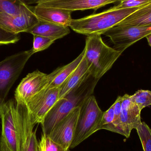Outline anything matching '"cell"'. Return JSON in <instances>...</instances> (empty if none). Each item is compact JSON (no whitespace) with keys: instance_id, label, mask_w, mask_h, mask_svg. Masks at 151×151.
<instances>
[{"instance_id":"22","label":"cell","mask_w":151,"mask_h":151,"mask_svg":"<svg viewBox=\"0 0 151 151\" xmlns=\"http://www.w3.org/2000/svg\"><path fill=\"white\" fill-rule=\"evenodd\" d=\"M144 151H151V129L145 122L136 129Z\"/></svg>"},{"instance_id":"12","label":"cell","mask_w":151,"mask_h":151,"mask_svg":"<svg viewBox=\"0 0 151 151\" xmlns=\"http://www.w3.org/2000/svg\"><path fill=\"white\" fill-rule=\"evenodd\" d=\"M81 106L76 107L59 122L48 135L53 142L66 150L70 149L74 137Z\"/></svg>"},{"instance_id":"10","label":"cell","mask_w":151,"mask_h":151,"mask_svg":"<svg viewBox=\"0 0 151 151\" xmlns=\"http://www.w3.org/2000/svg\"><path fill=\"white\" fill-rule=\"evenodd\" d=\"M34 10L35 6L27 5L23 12L17 15L0 13V27L14 34L27 33L39 21Z\"/></svg>"},{"instance_id":"30","label":"cell","mask_w":151,"mask_h":151,"mask_svg":"<svg viewBox=\"0 0 151 151\" xmlns=\"http://www.w3.org/2000/svg\"><path fill=\"white\" fill-rule=\"evenodd\" d=\"M146 38V39H147V41H148L149 45H150L151 47V34L149 35H147Z\"/></svg>"},{"instance_id":"3","label":"cell","mask_w":151,"mask_h":151,"mask_svg":"<svg viewBox=\"0 0 151 151\" xmlns=\"http://www.w3.org/2000/svg\"><path fill=\"white\" fill-rule=\"evenodd\" d=\"M84 50L90 73L98 80L112 68L123 52L107 46L101 35L87 36Z\"/></svg>"},{"instance_id":"19","label":"cell","mask_w":151,"mask_h":151,"mask_svg":"<svg viewBox=\"0 0 151 151\" xmlns=\"http://www.w3.org/2000/svg\"><path fill=\"white\" fill-rule=\"evenodd\" d=\"M118 24L124 26L151 25V1L141 6Z\"/></svg>"},{"instance_id":"1","label":"cell","mask_w":151,"mask_h":151,"mask_svg":"<svg viewBox=\"0 0 151 151\" xmlns=\"http://www.w3.org/2000/svg\"><path fill=\"white\" fill-rule=\"evenodd\" d=\"M98 81L90 75L67 96L58 100L41 123L42 134L48 136L59 122L92 95Z\"/></svg>"},{"instance_id":"26","label":"cell","mask_w":151,"mask_h":151,"mask_svg":"<svg viewBox=\"0 0 151 151\" xmlns=\"http://www.w3.org/2000/svg\"><path fill=\"white\" fill-rule=\"evenodd\" d=\"M122 96L118 97L115 102L114 103V120L110 131L118 133L120 124V116L121 111Z\"/></svg>"},{"instance_id":"16","label":"cell","mask_w":151,"mask_h":151,"mask_svg":"<svg viewBox=\"0 0 151 151\" xmlns=\"http://www.w3.org/2000/svg\"><path fill=\"white\" fill-rule=\"evenodd\" d=\"M70 32L69 27L63 26L39 19L38 23L27 33L48 37L55 41L63 38Z\"/></svg>"},{"instance_id":"11","label":"cell","mask_w":151,"mask_h":151,"mask_svg":"<svg viewBox=\"0 0 151 151\" xmlns=\"http://www.w3.org/2000/svg\"><path fill=\"white\" fill-rule=\"evenodd\" d=\"M49 82L48 74L37 70L28 73L16 88L14 97L17 102L26 103L33 96L47 88Z\"/></svg>"},{"instance_id":"32","label":"cell","mask_w":151,"mask_h":151,"mask_svg":"<svg viewBox=\"0 0 151 151\" xmlns=\"http://www.w3.org/2000/svg\"><path fill=\"white\" fill-rule=\"evenodd\" d=\"M1 102H0V106H1Z\"/></svg>"},{"instance_id":"15","label":"cell","mask_w":151,"mask_h":151,"mask_svg":"<svg viewBox=\"0 0 151 151\" xmlns=\"http://www.w3.org/2000/svg\"><path fill=\"white\" fill-rule=\"evenodd\" d=\"M35 14L38 19L64 27H69L73 19L72 12L62 9L49 8L37 5Z\"/></svg>"},{"instance_id":"2","label":"cell","mask_w":151,"mask_h":151,"mask_svg":"<svg viewBox=\"0 0 151 151\" xmlns=\"http://www.w3.org/2000/svg\"><path fill=\"white\" fill-rule=\"evenodd\" d=\"M140 7L122 9L115 5L100 13L72 19L69 27L76 32L87 36L102 35Z\"/></svg>"},{"instance_id":"4","label":"cell","mask_w":151,"mask_h":151,"mask_svg":"<svg viewBox=\"0 0 151 151\" xmlns=\"http://www.w3.org/2000/svg\"><path fill=\"white\" fill-rule=\"evenodd\" d=\"M104 113L93 95L84 99L81 106L74 137L70 148H75L99 130Z\"/></svg>"},{"instance_id":"17","label":"cell","mask_w":151,"mask_h":151,"mask_svg":"<svg viewBox=\"0 0 151 151\" xmlns=\"http://www.w3.org/2000/svg\"><path fill=\"white\" fill-rule=\"evenodd\" d=\"M90 75L88 63L83 57L77 68L60 87L58 100L67 96Z\"/></svg>"},{"instance_id":"20","label":"cell","mask_w":151,"mask_h":151,"mask_svg":"<svg viewBox=\"0 0 151 151\" xmlns=\"http://www.w3.org/2000/svg\"><path fill=\"white\" fill-rule=\"evenodd\" d=\"M27 5L19 0H0V13L17 15L23 12Z\"/></svg>"},{"instance_id":"25","label":"cell","mask_w":151,"mask_h":151,"mask_svg":"<svg viewBox=\"0 0 151 151\" xmlns=\"http://www.w3.org/2000/svg\"><path fill=\"white\" fill-rule=\"evenodd\" d=\"M114 106L113 104L109 109L104 112L99 130L104 129L110 131L114 120Z\"/></svg>"},{"instance_id":"13","label":"cell","mask_w":151,"mask_h":151,"mask_svg":"<svg viewBox=\"0 0 151 151\" xmlns=\"http://www.w3.org/2000/svg\"><path fill=\"white\" fill-rule=\"evenodd\" d=\"M141 110L132 102L130 95L122 96L120 124L118 134L129 137L132 129H136L141 124Z\"/></svg>"},{"instance_id":"21","label":"cell","mask_w":151,"mask_h":151,"mask_svg":"<svg viewBox=\"0 0 151 151\" xmlns=\"http://www.w3.org/2000/svg\"><path fill=\"white\" fill-rule=\"evenodd\" d=\"M130 99L142 111L143 108L151 105V91L139 90L134 95L130 96Z\"/></svg>"},{"instance_id":"5","label":"cell","mask_w":151,"mask_h":151,"mask_svg":"<svg viewBox=\"0 0 151 151\" xmlns=\"http://www.w3.org/2000/svg\"><path fill=\"white\" fill-rule=\"evenodd\" d=\"M34 55L32 49L21 51L0 62V102L4 103L8 94L24 70L29 58Z\"/></svg>"},{"instance_id":"23","label":"cell","mask_w":151,"mask_h":151,"mask_svg":"<svg viewBox=\"0 0 151 151\" xmlns=\"http://www.w3.org/2000/svg\"><path fill=\"white\" fill-rule=\"evenodd\" d=\"M37 151H70L53 142L48 136L42 134L38 142Z\"/></svg>"},{"instance_id":"8","label":"cell","mask_w":151,"mask_h":151,"mask_svg":"<svg viewBox=\"0 0 151 151\" xmlns=\"http://www.w3.org/2000/svg\"><path fill=\"white\" fill-rule=\"evenodd\" d=\"M15 99L4 102L1 105V133L0 151H20L19 137L14 121Z\"/></svg>"},{"instance_id":"28","label":"cell","mask_w":151,"mask_h":151,"mask_svg":"<svg viewBox=\"0 0 151 151\" xmlns=\"http://www.w3.org/2000/svg\"><path fill=\"white\" fill-rule=\"evenodd\" d=\"M119 8H131L139 7L151 1V0H119Z\"/></svg>"},{"instance_id":"6","label":"cell","mask_w":151,"mask_h":151,"mask_svg":"<svg viewBox=\"0 0 151 151\" xmlns=\"http://www.w3.org/2000/svg\"><path fill=\"white\" fill-rule=\"evenodd\" d=\"M13 114L19 137L20 151H37L36 130L33 131L36 124L25 103L17 102L15 99Z\"/></svg>"},{"instance_id":"27","label":"cell","mask_w":151,"mask_h":151,"mask_svg":"<svg viewBox=\"0 0 151 151\" xmlns=\"http://www.w3.org/2000/svg\"><path fill=\"white\" fill-rule=\"evenodd\" d=\"M19 34L9 32L0 27V46L15 44L20 40Z\"/></svg>"},{"instance_id":"18","label":"cell","mask_w":151,"mask_h":151,"mask_svg":"<svg viewBox=\"0 0 151 151\" xmlns=\"http://www.w3.org/2000/svg\"><path fill=\"white\" fill-rule=\"evenodd\" d=\"M85 50L82 52L76 59L66 65L58 68L48 74L49 82L48 88H60L78 67L84 57Z\"/></svg>"},{"instance_id":"9","label":"cell","mask_w":151,"mask_h":151,"mask_svg":"<svg viewBox=\"0 0 151 151\" xmlns=\"http://www.w3.org/2000/svg\"><path fill=\"white\" fill-rule=\"evenodd\" d=\"M60 88L47 87L25 103L35 124L41 123L59 99Z\"/></svg>"},{"instance_id":"24","label":"cell","mask_w":151,"mask_h":151,"mask_svg":"<svg viewBox=\"0 0 151 151\" xmlns=\"http://www.w3.org/2000/svg\"><path fill=\"white\" fill-rule=\"evenodd\" d=\"M55 40L44 36L33 35V47L31 49L34 54L48 48Z\"/></svg>"},{"instance_id":"29","label":"cell","mask_w":151,"mask_h":151,"mask_svg":"<svg viewBox=\"0 0 151 151\" xmlns=\"http://www.w3.org/2000/svg\"><path fill=\"white\" fill-rule=\"evenodd\" d=\"M19 1L25 4L31 5L32 4H37L40 0H19Z\"/></svg>"},{"instance_id":"14","label":"cell","mask_w":151,"mask_h":151,"mask_svg":"<svg viewBox=\"0 0 151 151\" xmlns=\"http://www.w3.org/2000/svg\"><path fill=\"white\" fill-rule=\"evenodd\" d=\"M119 0H40L37 4L49 8L72 12L93 9L96 11Z\"/></svg>"},{"instance_id":"31","label":"cell","mask_w":151,"mask_h":151,"mask_svg":"<svg viewBox=\"0 0 151 151\" xmlns=\"http://www.w3.org/2000/svg\"><path fill=\"white\" fill-rule=\"evenodd\" d=\"M1 106H0V119H1Z\"/></svg>"},{"instance_id":"7","label":"cell","mask_w":151,"mask_h":151,"mask_svg":"<svg viewBox=\"0 0 151 151\" xmlns=\"http://www.w3.org/2000/svg\"><path fill=\"white\" fill-rule=\"evenodd\" d=\"M151 34V25L124 26L117 24L104 34L110 38L114 48L123 52L137 42Z\"/></svg>"}]
</instances>
